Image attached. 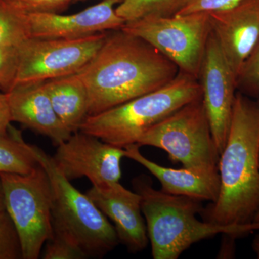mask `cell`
Returning a JSON list of instances; mask_svg holds the SVG:
<instances>
[{
  "instance_id": "6da1fadb",
  "label": "cell",
  "mask_w": 259,
  "mask_h": 259,
  "mask_svg": "<svg viewBox=\"0 0 259 259\" xmlns=\"http://www.w3.org/2000/svg\"><path fill=\"white\" fill-rule=\"evenodd\" d=\"M179 73L177 65L156 48L119 29L107 32L77 74L88 90L90 116L163 88Z\"/></svg>"
},
{
  "instance_id": "7a4b0ae2",
  "label": "cell",
  "mask_w": 259,
  "mask_h": 259,
  "mask_svg": "<svg viewBox=\"0 0 259 259\" xmlns=\"http://www.w3.org/2000/svg\"><path fill=\"white\" fill-rule=\"evenodd\" d=\"M218 171L219 194L200 212L204 221L219 226L253 223L259 210V103L240 92Z\"/></svg>"
},
{
  "instance_id": "3957f363",
  "label": "cell",
  "mask_w": 259,
  "mask_h": 259,
  "mask_svg": "<svg viewBox=\"0 0 259 259\" xmlns=\"http://www.w3.org/2000/svg\"><path fill=\"white\" fill-rule=\"evenodd\" d=\"M132 184L141 197V210L154 259H177L194 243L218 234L238 238L259 231V222L219 226L200 221L197 214L203 209L201 201L156 190L146 175L136 177Z\"/></svg>"
},
{
  "instance_id": "277c9868",
  "label": "cell",
  "mask_w": 259,
  "mask_h": 259,
  "mask_svg": "<svg viewBox=\"0 0 259 259\" xmlns=\"http://www.w3.org/2000/svg\"><path fill=\"white\" fill-rule=\"evenodd\" d=\"M200 97L198 79L180 71L175 79L163 88L101 113L88 116L79 131L124 148L137 144L153 126Z\"/></svg>"
},
{
  "instance_id": "5b68a950",
  "label": "cell",
  "mask_w": 259,
  "mask_h": 259,
  "mask_svg": "<svg viewBox=\"0 0 259 259\" xmlns=\"http://www.w3.org/2000/svg\"><path fill=\"white\" fill-rule=\"evenodd\" d=\"M137 144L163 150L171 161L181 163L183 168L220 183V153L202 97L153 126L140 138Z\"/></svg>"
},
{
  "instance_id": "8992f818",
  "label": "cell",
  "mask_w": 259,
  "mask_h": 259,
  "mask_svg": "<svg viewBox=\"0 0 259 259\" xmlns=\"http://www.w3.org/2000/svg\"><path fill=\"white\" fill-rule=\"evenodd\" d=\"M32 148L50 179L53 226L69 235L88 258L102 257L113 250L120 241L108 218L59 171L51 156L36 146Z\"/></svg>"
},
{
  "instance_id": "52a82bcc",
  "label": "cell",
  "mask_w": 259,
  "mask_h": 259,
  "mask_svg": "<svg viewBox=\"0 0 259 259\" xmlns=\"http://www.w3.org/2000/svg\"><path fill=\"white\" fill-rule=\"evenodd\" d=\"M0 181L23 258L37 259L53 235L52 187L47 170L40 164L28 175L0 173Z\"/></svg>"
},
{
  "instance_id": "ba28073f",
  "label": "cell",
  "mask_w": 259,
  "mask_h": 259,
  "mask_svg": "<svg viewBox=\"0 0 259 259\" xmlns=\"http://www.w3.org/2000/svg\"><path fill=\"white\" fill-rule=\"evenodd\" d=\"M121 29L144 39L176 64L181 72L198 79L211 34L208 13L140 19L127 22Z\"/></svg>"
},
{
  "instance_id": "9c48e42d",
  "label": "cell",
  "mask_w": 259,
  "mask_h": 259,
  "mask_svg": "<svg viewBox=\"0 0 259 259\" xmlns=\"http://www.w3.org/2000/svg\"><path fill=\"white\" fill-rule=\"evenodd\" d=\"M107 34L100 32L77 39L30 37L18 48L14 87L77 74L102 47Z\"/></svg>"
},
{
  "instance_id": "30bf717a",
  "label": "cell",
  "mask_w": 259,
  "mask_h": 259,
  "mask_svg": "<svg viewBox=\"0 0 259 259\" xmlns=\"http://www.w3.org/2000/svg\"><path fill=\"white\" fill-rule=\"evenodd\" d=\"M56 147L51 157L59 171L69 181L87 177L97 187L120 182L124 148L80 131Z\"/></svg>"
},
{
  "instance_id": "8fae6325",
  "label": "cell",
  "mask_w": 259,
  "mask_h": 259,
  "mask_svg": "<svg viewBox=\"0 0 259 259\" xmlns=\"http://www.w3.org/2000/svg\"><path fill=\"white\" fill-rule=\"evenodd\" d=\"M198 81L213 139L221 155L231 126L237 79L212 32L207 41Z\"/></svg>"
},
{
  "instance_id": "7c38bea8",
  "label": "cell",
  "mask_w": 259,
  "mask_h": 259,
  "mask_svg": "<svg viewBox=\"0 0 259 259\" xmlns=\"http://www.w3.org/2000/svg\"><path fill=\"white\" fill-rule=\"evenodd\" d=\"M123 0H103L98 4L71 15L28 13L30 37L77 39L119 30L126 22L114 7Z\"/></svg>"
},
{
  "instance_id": "4fadbf2b",
  "label": "cell",
  "mask_w": 259,
  "mask_h": 259,
  "mask_svg": "<svg viewBox=\"0 0 259 259\" xmlns=\"http://www.w3.org/2000/svg\"><path fill=\"white\" fill-rule=\"evenodd\" d=\"M211 32L236 79L259 40V0L209 13Z\"/></svg>"
},
{
  "instance_id": "5bb4252c",
  "label": "cell",
  "mask_w": 259,
  "mask_h": 259,
  "mask_svg": "<svg viewBox=\"0 0 259 259\" xmlns=\"http://www.w3.org/2000/svg\"><path fill=\"white\" fill-rule=\"evenodd\" d=\"M105 216L113 223L120 243L132 253L147 247V228L141 210V197L120 182L103 187H93L86 192Z\"/></svg>"
},
{
  "instance_id": "9a60e30c",
  "label": "cell",
  "mask_w": 259,
  "mask_h": 259,
  "mask_svg": "<svg viewBox=\"0 0 259 259\" xmlns=\"http://www.w3.org/2000/svg\"><path fill=\"white\" fill-rule=\"evenodd\" d=\"M7 94L13 122L49 138L56 146L73 134L56 113L44 82L17 84Z\"/></svg>"
},
{
  "instance_id": "2e32d148",
  "label": "cell",
  "mask_w": 259,
  "mask_h": 259,
  "mask_svg": "<svg viewBox=\"0 0 259 259\" xmlns=\"http://www.w3.org/2000/svg\"><path fill=\"white\" fill-rule=\"evenodd\" d=\"M139 144L124 148L125 157L145 167L161 185V190L172 195L184 196L211 203L217 200L220 183L213 182L185 168L181 169L162 166L148 159L140 151Z\"/></svg>"
},
{
  "instance_id": "e0dca14e",
  "label": "cell",
  "mask_w": 259,
  "mask_h": 259,
  "mask_svg": "<svg viewBox=\"0 0 259 259\" xmlns=\"http://www.w3.org/2000/svg\"><path fill=\"white\" fill-rule=\"evenodd\" d=\"M44 87L56 113L72 134L88 117V90L77 74L44 81Z\"/></svg>"
},
{
  "instance_id": "ac0fdd59",
  "label": "cell",
  "mask_w": 259,
  "mask_h": 259,
  "mask_svg": "<svg viewBox=\"0 0 259 259\" xmlns=\"http://www.w3.org/2000/svg\"><path fill=\"white\" fill-rule=\"evenodd\" d=\"M40 164L32 145L17 130L10 126L8 134L0 136V173L28 175Z\"/></svg>"
},
{
  "instance_id": "d6986e66",
  "label": "cell",
  "mask_w": 259,
  "mask_h": 259,
  "mask_svg": "<svg viewBox=\"0 0 259 259\" xmlns=\"http://www.w3.org/2000/svg\"><path fill=\"white\" fill-rule=\"evenodd\" d=\"M30 37L28 13L15 0H0V47L18 48Z\"/></svg>"
},
{
  "instance_id": "ffe728a7",
  "label": "cell",
  "mask_w": 259,
  "mask_h": 259,
  "mask_svg": "<svg viewBox=\"0 0 259 259\" xmlns=\"http://www.w3.org/2000/svg\"><path fill=\"white\" fill-rule=\"evenodd\" d=\"M185 0H123L116 13L127 22L146 18H167L176 15Z\"/></svg>"
},
{
  "instance_id": "44dd1931",
  "label": "cell",
  "mask_w": 259,
  "mask_h": 259,
  "mask_svg": "<svg viewBox=\"0 0 259 259\" xmlns=\"http://www.w3.org/2000/svg\"><path fill=\"white\" fill-rule=\"evenodd\" d=\"M44 259H84L88 255L79 245L63 230L53 226V235L45 245Z\"/></svg>"
},
{
  "instance_id": "7402d4cb",
  "label": "cell",
  "mask_w": 259,
  "mask_h": 259,
  "mask_svg": "<svg viewBox=\"0 0 259 259\" xmlns=\"http://www.w3.org/2000/svg\"><path fill=\"white\" fill-rule=\"evenodd\" d=\"M23 258L18 232L6 210L0 212V259Z\"/></svg>"
},
{
  "instance_id": "603a6c76",
  "label": "cell",
  "mask_w": 259,
  "mask_h": 259,
  "mask_svg": "<svg viewBox=\"0 0 259 259\" xmlns=\"http://www.w3.org/2000/svg\"><path fill=\"white\" fill-rule=\"evenodd\" d=\"M237 89H241L243 95H259V40L242 66Z\"/></svg>"
},
{
  "instance_id": "cb8c5ba5",
  "label": "cell",
  "mask_w": 259,
  "mask_h": 259,
  "mask_svg": "<svg viewBox=\"0 0 259 259\" xmlns=\"http://www.w3.org/2000/svg\"><path fill=\"white\" fill-rule=\"evenodd\" d=\"M18 68V48L0 47V90L3 93H9L14 87Z\"/></svg>"
},
{
  "instance_id": "d4e9b609",
  "label": "cell",
  "mask_w": 259,
  "mask_h": 259,
  "mask_svg": "<svg viewBox=\"0 0 259 259\" xmlns=\"http://www.w3.org/2000/svg\"><path fill=\"white\" fill-rule=\"evenodd\" d=\"M245 0H185L183 8L177 15L194 13H212L230 9Z\"/></svg>"
},
{
  "instance_id": "484cf974",
  "label": "cell",
  "mask_w": 259,
  "mask_h": 259,
  "mask_svg": "<svg viewBox=\"0 0 259 259\" xmlns=\"http://www.w3.org/2000/svg\"><path fill=\"white\" fill-rule=\"evenodd\" d=\"M28 13H59L66 10L73 0H15Z\"/></svg>"
},
{
  "instance_id": "4316f807",
  "label": "cell",
  "mask_w": 259,
  "mask_h": 259,
  "mask_svg": "<svg viewBox=\"0 0 259 259\" xmlns=\"http://www.w3.org/2000/svg\"><path fill=\"white\" fill-rule=\"evenodd\" d=\"M12 120L8 94L0 92V136L8 134Z\"/></svg>"
},
{
  "instance_id": "83f0119b",
  "label": "cell",
  "mask_w": 259,
  "mask_h": 259,
  "mask_svg": "<svg viewBox=\"0 0 259 259\" xmlns=\"http://www.w3.org/2000/svg\"><path fill=\"white\" fill-rule=\"evenodd\" d=\"M252 246H253V251L256 254L257 258L259 259V233L253 240Z\"/></svg>"
},
{
  "instance_id": "f1b7e54d",
  "label": "cell",
  "mask_w": 259,
  "mask_h": 259,
  "mask_svg": "<svg viewBox=\"0 0 259 259\" xmlns=\"http://www.w3.org/2000/svg\"><path fill=\"white\" fill-rule=\"evenodd\" d=\"M5 210L4 193H3V186L0 181V212Z\"/></svg>"
},
{
  "instance_id": "f546056e",
  "label": "cell",
  "mask_w": 259,
  "mask_h": 259,
  "mask_svg": "<svg viewBox=\"0 0 259 259\" xmlns=\"http://www.w3.org/2000/svg\"><path fill=\"white\" fill-rule=\"evenodd\" d=\"M253 222H259V210L258 211V212L256 213V214H255Z\"/></svg>"
},
{
  "instance_id": "4dcf8cb0",
  "label": "cell",
  "mask_w": 259,
  "mask_h": 259,
  "mask_svg": "<svg viewBox=\"0 0 259 259\" xmlns=\"http://www.w3.org/2000/svg\"><path fill=\"white\" fill-rule=\"evenodd\" d=\"M73 1H83V0H73Z\"/></svg>"
}]
</instances>
